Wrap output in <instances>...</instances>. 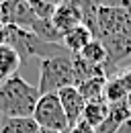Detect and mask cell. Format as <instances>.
Instances as JSON below:
<instances>
[{
    "instance_id": "8",
    "label": "cell",
    "mask_w": 131,
    "mask_h": 133,
    "mask_svg": "<svg viewBox=\"0 0 131 133\" xmlns=\"http://www.w3.org/2000/svg\"><path fill=\"white\" fill-rule=\"evenodd\" d=\"M109 113H111V104H109V100H107V98L90 100V102H86V109H84L82 121H86L90 127L96 129L98 125L109 117Z\"/></svg>"
},
{
    "instance_id": "6",
    "label": "cell",
    "mask_w": 131,
    "mask_h": 133,
    "mask_svg": "<svg viewBox=\"0 0 131 133\" xmlns=\"http://www.w3.org/2000/svg\"><path fill=\"white\" fill-rule=\"evenodd\" d=\"M60 102L64 107V113L68 117V123H70V129L76 127L84 117V109H86V98L80 94L78 86H66L57 92Z\"/></svg>"
},
{
    "instance_id": "7",
    "label": "cell",
    "mask_w": 131,
    "mask_h": 133,
    "mask_svg": "<svg viewBox=\"0 0 131 133\" xmlns=\"http://www.w3.org/2000/svg\"><path fill=\"white\" fill-rule=\"evenodd\" d=\"M92 39H94L92 31H90L86 25H78V27L70 29L68 33H64V37H62V45H64L68 51H72L74 55H78V53H80Z\"/></svg>"
},
{
    "instance_id": "11",
    "label": "cell",
    "mask_w": 131,
    "mask_h": 133,
    "mask_svg": "<svg viewBox=\"0 0 131 133\" xmlns=\"http://www.w3.org/2000/svg\"><path fill=\"white\" fill-rule=\"evenodd\" d=\"M107 76H96V78H88L84 82L78 84V90L80 94L86 98V102L90 100H98V98H104V88H107Z\"/></svg>"
},
{
    "instance_id": "5",
    "label": "cell",
    "mask_w": 131,
    "mask_h": 133,
    "mask_svg": "<svg viewBox=\"0 0 131 133\" xmlns=\"http://www.w3.org/2000/svg\"><path fill=\"white\" fill-rule=\"evenodd\" d=\"M2 6V18L4 25H15L21 29H31V25L35 23V15H33L31 6L27 0H4L0 2Z\"/></svg>"
},
{
    "instance_id": "12",
    "label": "cell",
    "mask_w": 131,
    "mask_h": 133,
    "mask_svg": "<svg viewBox=\"0 0 131 133\" xmlns=\"http://www.w3.org/2000/svg\"><path fill=\"white\" fill-rule=\"evenodd\" d=\"M78 57L84 59V62H88V64H92V66H98V68H104L107 64V49H104V45L98 41V39H92L84 49L78 53Z\"/></svg>"
},
{
    "instance_id": "18",
    "label": "cell",
    "mask_w": 131,
    "mask_h": 133,
    "mask_svg": "<svg viewBox=\"0 0 131 133\" xmlns=\"http://www.w3.org/2000/svg\"><path fill=\"white\" fill-rule=\"evenodd\" d=\"M0 2H4V0H0Z\"/></svg>"
},
{
    "instance_id": "16",
    "label": "cell",
    "mask_w": 131,
    "mask_h": 133,
    "mask_svg": "<svg viewBox=\"0 0 131 133\" xmlns=\"http://www.w3.org/2000/svg\"><path fill=\"white\" fill-rule=\"evenodd\" d=\"M4 25V18H2V6H0V27Z\"/></svg>"
},
{
    "instance_id": "14",
    "label": "cell",
    "mask_w": 131,
    "mask_h": 133,
    "mask_svg": "<svg viewBox=\"0 0 131 133\" xmlns=\"http://www.w3.org/2000/svg\"><path fill=\"white\" fill-rule=\"evenodd\" d=\"M98 8L107 6V8H131V0H92Z\"/></svg>"
},
{
    "instance_id": "3",
    "label": "cell",
    "mask_w": 131,
    "mask_h": 133,
    "mask_svg": "<svg viewBox=\"0 0 131 133\" xmlns=\"http://www.w3.org/2000/svg\"><path fill=\"white\" fill-rule=\"evenodd\" d=\"M76 70H74V53L66 51L53 57H45L39 64V94L60 92L66 86H76Z\"/></svg>"
},
{
    "instance_id": "4",
    "label": "cell",
    "mask_w": 131,
    "mask_h": 133,
    "mask_svg": "<svg viewBox=\"0 0 131 133\" xmlns=\"http://www.w3.org/2000/svg\"><path fill=\"white\" fill-rule=\"evenodd\" d=\"M33 119L39 125V129H49L55 133H66L70 129V123H68V117L64 113L57 92H49V94L39 96L35 111H33Z\"/></svg>"
},
{
    "instance_id": "10",
    "label": "cell",
    "mask_w": 131,
    "mask_h": 133,
    "mask_svg": "<svg viewBox=\"0 0 131 133\" xmlns=\"http://www.w3.org/2000/svg\"><path fill=\"white\" fill-rule=\"evenodd\" d=\"M21 64V55L10 45H0V82L15 76V70Z\"/></svg>"
},
{
    "instance_id": "2",
    "label": "cell",
    "mask_w": 131,
    "mask_h": 133,
    "mask_svg": "<svg viewBox=\"0 0 131 133\" xmlns=\"http://www.w3.org/2000/svg\"><path fill=\"white\" fill-rule=\"evenodd\" d=\"M39 88L29 84L18 74L0 82V115L2 117H33L39 100Z\"/></svg>"
},
{
    "instance_id": "1",
    "label": "cell",
    "mask_w": 131,
    "mask_h": 133,
    "mask_svg": "<svg viewBox=\"0 0 131 133\" xmlns=\"http://www.w3.org/2000/svg\"><path fill=\"white\" fill-rule=\"evenodd\" d=\"M98 39L107 49V64L113 66L123 64L131 57V12L125 8H98L96 15V33Z\"/></svg>"
},
{
    "instance_id": "17",
    "label": "cell",
    "mask_w": 131,
    "mask_h": 133,
    "mask_svg": "<svg viewBox=\"0 0 131 133\" xmlns=\"http://www.w3.org/2000/svg\"><path fill=\"white\" fill-rule=\"evenodd\" d=\"M37 133H55V131H49V129H39Z\"/></svg>"
},
{
    "instance_id": "9",
    "label": "cell",
    "mask_w": 131,
    "mask_h": 133,
    "mask_svg": "<svg viewBox=\"0 0 131 133\" xmlns=\"http://www.w3.org/2000/svg\"><path fill=\"white\" fill-rule=\"evenodd\" d=\"M39 125L33 117H2L0 133H37Z\"/></svg>"
},
{
    "instance_id": "13",
    "label": "cell",
    "mask_w": 131,
    "mask_h": 133,
    "mask_svg": "<svg viewBox=\"0 0 131 133\" xmlns=\"http://www.w3.org/2000/svg\"><path fill=\"white\" fill-rule=\"evenodd\" d=\"M129 92H131V86L127 84V80H125L123 76H121V78H111V80H107V88H104V98L109 100V104L125 100Z\"/></svg>"
},
{
    "instance_id": "15",
    "label": "cell",
    "mask_w": 131,
    "mask_h": 133,
    "mask_svg": "<svg viewBox=\"0 0 131 133\" xmlns=\"http://www.w3.org/2000/svg\"><path fill=\"white\" fill-rule=\"evenodd\" d=\"M125 102H127V111H129V119H131V92L127 94V100H125Z\"/></svg>"
}]
</instances>
